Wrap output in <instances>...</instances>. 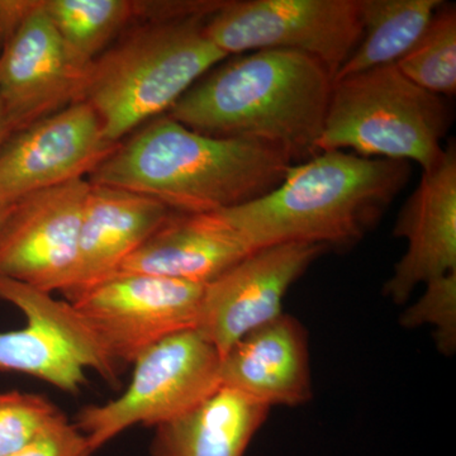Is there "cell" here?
I'll return each mask as SVG.
<instances>
[{
  "label": "cell",
  "mask_w": 456,
  "mask_h": 456,
  "mask_svg": "<svg viewBox=\"0 0 456 456\" xmlns=\"http://www.w3.org/2000/svg\"><path fill=\"white\" fill-rule=\"evenodd\" d=\"M401 325L431 326L440 353L452 355L456 347V273L426 284L424 294L402 314Z\"/></svg>",
  "instance_id": "24"
},
{
  "label": "cell",
  "mask_w": 456,
  "mask_h": 456,
  "mask_svg": "<svg viewBox=\"0 0 456 456\" xmlns=\"http://www.w3.org/2000/svg\"><path fill=\"white\" fill-rule=\"evenodd\" d=\"M221 362L220 353L196 329L169 336L136 359L131 382L118 398L83 408L74 424L93 452L134 426L155 428L217 391Z\"/></svg>",
  "instance_id": "6"
},
{
  "label": "cell",
  "mask_w": 456,
  "mask_h": 456,
  "mask_svg": "<svg viewBox=\"0 0 456 456\" xmlns=\"http://www.w3.org/2000/svg\"><path fill=\"white\" fill-rule=\"evenodd\" d=\"M204 31L226 56L261 50L314 57L336 74L362 38L359 0L224 2Z\"/></svg>",
  "instance_id": "7"
},
{
  "label": "cell",
  "mask_w": 456,
  "mask_h": 456,
  "mask_svg": "<svg viewBox=\"0 0 456 456\" xmlns=\"http://www.w3.org/2000/svg\"><path fill=\"white\" fill-rule=\"evenodd\" d=\"M90 66L71 55L41 0L0 53V103L9 134L84 101Z\"/></svg>",
  "instance_id": "12"
},
{
  "label": "cell",
  "mask_w": 456,
  "mask_h": 456,
  "mask_svg": "<svg viewBox=\"0 0 456 456\" xmlns=\"http://www.w3.org/2000/svg\"><path fill=\"white\" fill-rule=\"evenodd\" d=\"M12 206H13V204H12ZM12 206H0V227H2L3 222L5 221V218H7L9 212H11Z\"/></svg>",
  "instance_id": "28"
},
{
  "label": "cell",
  "mask_w": 456,
  "mask_h": 456,
  "mask_svg": "<svg viewBox=\"0 0 456 456\" xmlns=\"http://www.w3.org/2000/svg\"><path fill=\"white\" fill-rule=\"evenodd\" d=\"M88 440L64 413L36 437L32 443L12 456H92Z\"/></svg>",
  "instance_id": "25"
},
{
  "label": "cell",
  "mask_w": 456,
  "mask_h": 456,
  "mask_svg": "<svg viewBox=\"0 0 456 456\" xmlns=\"http://www.w3.org/2000/svg\"><path fill=\"white\" fill-rule=\"evenodd\" d=\"M449 110L440 95L411 82L395 65L334 80L318 152L413 161L430 169L443 155Z\"/></svg>",
  "instance_id": "5"
},
{
  "label": "cell",
  "mask_w": 456,
  "mask_h": 456,
  "mask_svg": "<svg viewBox=\"0 0 456 456\" xmlns=\"http://www.w3.org/2000/svg\"><path fill=\"white\" fill-rule=\"evenodd\" d=\"M203 289L180 279L116 273L70 303L123 368L169 336L196 329Z\"/></svg>",
  "instance_id": "8"
},
{
  "label": "cell",
  "mask_w": 456,
  "mask_h": 456,
  "mask_svg": "<svg viewBox=\"0 0 456 456\" xmlns=\"http://www.w3.org/2000/svg\"><path fill=\"white\" fill-rule=\"evenodd\" d=\"M251 253L220 213H173L117 273L206 284Z\"/></svg>",
  "instance_id": "16"
},
{
  "label": "cell",
  "mask_w": 456,
  "mask_h": 456,
  "mask_svg": "<svg viewBox=\"0 0 456 456\" xmlns=\"http://www.w3.org/2000/svg\"><path fill=\"white\" fill-rule=\"evenodd\" d=\"M395 236L406 240V253L395 264L383 294L406 303L419 285L456 273V149L444 147L430 169L422 171L413 193L399 212Z\"/></svg>",
  "instance_id": "13"
},
{
  "label": "cell",
  "mask_w": 456,
  "mask_h": 456,
  "mask_svg": "<svg viewBox=\"0 0 456 456\" xmlns=\"http://www.w3.org/2000/svg\"><path fill=\"white\" fill-rule=\"evenodd\" d=\"M0 299L13 305L26 318H35L59 332L79 354L86 369L97 371L108 384H121L119 367L104 349L92 327L73 303L59 301L53 293L0 275Z\"/></svg>",
  "instance_id": "20"
},
{
  "label": "cell",
  "mask_w": 456,
  "mask_h": 456,
  "mask_svg": "<svg viewBox=\"0 0 456 456\" xmlns=\"http://www.w3.org/2000/svg\"><path fill=\"white\" fill-rule=\"evenodd\" d=\"M408 175L406 161L322 151L292 165L259 200L216 212L250 251L293 242L344 248L382 217Z\"/></svg>",
  "instance_id": "3"
},
{
  "label": "cell",
  "mask_w": 456,
  "mask_h": 456,
  "mask_svg": "<svg viewBox=\"0 0 456 456\" xmlns=\"http://www.w3.org/2000/svg\"><path fill=\"white\" fill-rule=\"evenodd\" d=\"M268 406L220 387L178 419L156 426L151 456H245L268 419Z\"/></svg>",
  "instance_id": "17"
},
{
  "label": "cell",
  "mask_w": 456,
  "mask_h": 456,
  "mask_svg": "<svg viewBox=\"0 0 456 456\" xmlns=\"http://www.w3.org/2000/svg\"><path fill=\"white\" fill-rule=\"evenodd\" d=\"M44 9L71 55L86 66L139 18L137 2L130 0H44Z\"/></svg>",
  "instance_id": "21"
},
{
  "label": "cell",
  "mask_w": 456,
  "mask_h": 456,
  "mask_svg": "<svg viewBox=\"0 0 456 456\" xmlns=\"http://www.w3.org/2000/svg\"><path fill=\"white\" fill-rule=\"evenodd\" d=\"M395 66L411 82L432 94L455 95V5L441 4L424 35Z\"/></svg>",
  "instance_id": "22"
},
{
  "label": "cell",
  "mask_w": 456,
  "mask_h": 456,
  "mask_svg": "<svg viewBox=\"0 0 456 456\" xmlns=\"http://www.w3.org/2000/svg\"><path fill=\"white\" fill-rule=\"evenodd\" d=\"M117 146L84 101L33 123L0 146V206L86 179Z\"/></svg>",
  "instance_id": "10"
},
{
  "label": "cell",
  "mask_w": 456,
  "mask_h": 456,
  "mask_svg": "<svg viewBox=\"0 0 456 456\" xmlns=\"http://www.w3.org/2000/svg\"><path fill=\"white\" fill-rule=\"evenodd\" d=\"M326 250L322 246H268L204 284L196 330L224 358L237 341L283 314L288 290Z\"/></svg>",
  "instance_id": "9"
},
{
  "label": "cell",
  "mask_w": 456,
  "mask_h": 456,
  "mask_svg": "<svg viewBox=\"0 0 456 456\" xmlns=\"http://www.w3.org/2000/svg\"><path fill=\"white\" fill-rule=\"evenodd\" d=\"M61 415L44 395L0 392V456L16 454Z\"/></svg>",
  "instance_id": "23"
},
{
  "label": "cell",
  "mask_w": 456,
  "mask_h": 456,
  "mask_svg": "<svg viewBox=\"0 0 456 456\" xmlns=\"http://www.w3.org/2000/svg\"><path fill=\"white\" fill-rule=\"evenodd\" d=\"M152 198L90 184L77 261L62 296L69 302L112 277L173 215Z\"/></svg>",
  "instance_id": "14"
},
{
  "label": "cell",
  "mask_w": 456,
  "mask_h": 456,
  "mask_svg": "<svg viewBox=\"0 0 456 456\" xmlns=\"http://www.w3.org/2000/svg\"><path fill=\"white\" fill-rule=\"evenodd\" d=\"M221 386L269 408L308 403L314 386L307 329L283 314L246 335L222 358Z\"/></svg>",
  "instance_id": "15"
},
{
  "label": "cell",
  "mask_w": 456,
  "mask_h": 456,
  "mask_svg": "<svg viewBox=\"0 0 456 456\" xmlns=\"http://www.w3.org/2000/svg\"><path fill=\"white\" fill-rule=\"evenodd\" d=\"M88 179L18 200L0 227V275L60 292L77 261Z\"/></svg>",
  "instance_id": "11"
},
{
  "label": "cell",
  "mask_w": 456,
  "mask_h": 456,
  "mask_svg": "<svg viewBox=\"0 0 456 456\" xmlns=\"http://www.w3.org/2000/svg\"><path fill=\"white\" fill-rule=\"evenodd\" d=\"M292 165L274 147L209 136L164 114L121 141L88 182L196 215L259 200L281 184Z\"/></svg>",
  "instance_id": "1"
},
{
  "label": "cell",
  "mask_w": 456,
  "mask_h": 456,
  "mask_svg": "<svg viewBox=\"0 0 456 456\" xmlns=\"http://www.w3.org/2000/svg\"><path fill=\"white\" fill-rule=\"evenodd\" d=\"M207 18L149 22L93 61L84 102L104 137L119 143L143 123L169 112L227 56L204 31Z\"/></svg>",
  "instance_id": "4"
},
{
  "label": "cell",
  "mask_w": 456,
  "mask_h": 456,
  "mask_svg": "<svg viewBox=\"0 0 456 456\" xmlns=\"http://www.w3.org/2000/svg\"><path fill=\"white\" fill-rule=\"evenodd\" d=\"M9 136H11V134H9L4 112H3L2 103H0V146L4 143V141L7 140Z\"/></svg>",
  "instance_id": "27"
},
{
  "label": "cell",
  "mask_w": 456,
  "mask_h": 456,
  "mask_svg": "<svg viewBox=\"0 0 456 456\" xmlns=\"http://www.w3.org/2000/svg\"><path fill=\"white\" fill-rule=\"evenodd\" d=\"M218 65L167 116L209 136L274 147L293 164L318 154L334 84L322 62L294 51L261 50Z\"/></svg>",
  "instance_id": "2"
},
{
  "label": "cell",
  "mask_w": 456,
  "mask_h": 456,
  "mask_svg": "<svg viewBox=\"0 0 456 456\" xmlns=\"http://www.w3.org/2000/svg\"><path fill=\"white\" fill-rule=\"evenodd\" d=\"M41 0H0V53Z\"/></svg>",
  "instance_id": "26"
},
{
  "label": "cell",
  "mask_w": 456,
  "mask_h": 456,
  "mask_svg": "<svg viewBox=\"0 0 456 456\" xmlns=\"http://www.w3.org/2000/svg\"><path fill=\"white\" fill-rule=\"evenodd\" d=\"M441 0H359L362 38L335 79L395 65L430 25Z\"/></svg>",
  "instance_id": "18"
},
{
  "label": "cell",
  "mask_w": 456,
  "mask_h": 456,
  "mask_svg": "<svg viewBox=\"0 0 456 456\" xmlns=\"http://www.w3.org/2000/svg\"><path fill=\"white\" fill-rule=\"evenodd\" d=\"M13 331L0 332V371L37 378L77 395L88 383L86 364L70 342L35 318Z\"/></svg>",
  "instance_id": "19"
}]
</instances>
